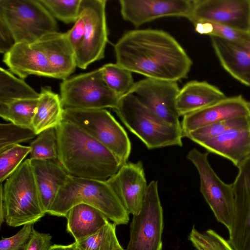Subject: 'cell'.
<instances>
[{
	"mask_svg": "<svg viewBox=\"0 0 250 250\" xmlns=\"http://www.w3.org/2000/svg\"><path fill=\"white\" fill-rule=\"evenodd\" d=\"M33 224H27L15 235L0 241V250H23L28 242L33 229Z\"/></svg>",
	"mask_w": 250,
	"mask_h": 250,
	"instance_id": "obj_37",
	"label": "cell"
},
{
	"mask_svg": "<svg viewBox=\"0 0 250 250\" xmlns=\"http://www.w3.org/2000/svg\"><path fill=\"white\" fill-rule=\"evenodd\" d=\"M56 131L58 161L69 175L106 181L122 166L110 150L75 125L63 121Z\"/></svg>",
	"mask_w": 250,
	"mask_h": 250,
	"instance_id": "obj_2",
	"label": "cell"
},
{
	"mask_svg": "<svg viewBox=\"0 0 250 250\" xmlns=\"http://www.w3.org/2000/svg\"><path fill=\"white\" fill-rule=\"evenodd\" d=\"M100 68L105 83L114 92L120 97L129 93L135 83L131 72L117 63Z\"/></svg>",
	"mask_w": 250,
	"mask_h": 250,
	"instance_id": "obj_30",
	"label": "cell"
},
{
	"mask_svg": "<svg viewBox=\"0 0 250 250\" xmlns=\"http://www.w3.org/2000/svg\"><path fill=\"white\" fill-rule=\"evenodd\" d=\"M187 19L250 31V0H193Z\"/></svg>",
	"mask_w": 250,
	"mask_h": 250,
	"instance_id": "obj_13",
	"label": "cell"
},
{
	"mask_svg": "<svg viewBox=\"0 0 250 250\" xmlns=\"http://www.w3.org/2000/svg\"><path fill=\"white\" fill-rule=\"evenodd\" d=\"M85 204L102 212L116 225L129 221V213L106 181L69 175L60 188L48 214L66 217L74 206Z\"/></svg>",
	"mask_w": 250,
	"mask_h": 250,
	"instance_id": "obj_3",
	"label": "cell"
},
{
	"mask_svg": "<svg viewBox=\"0 0 250 250\" xmlns=\"http://www.w3.org/2000/svg\"><path fill=\"white\" fill-rule=\"evenodd\" d=\"M63 121L75 125L97 140L118 158L126 163L131 144L124 128L105 109H64Z\"/></svg>",
	"mask_w": 250,
	"mask_h": 250,
	"instance_id": "obj_7",
	"label": "cell"
},
{
	"mask_svg": "<svg viewBox=\"0 0 250 250\" xmlns=\"http://www.w3.org/2000/svg\"><path fill=\"white\" fill-rule=\"evenodd\" d=\"M67 231L79 241L98 231L108 222V219L96 208L79 204L67 212Z\"/></svg>",
	"mask_w": 250,
	"mask_h": 250,
	"instance_id": "obj_24",
	"label": "cell"
},
{
	"mask_svg": "<svg viewBox=\"0 0 250 250\" xmlns=\"http://www.w3.org/2000/svg\"><path fill=\"white\" fill-rule=\"evenodd\" d=\"M208 153L196 148L187 158L196 168L200 180V191L217 221L229 231L234 216V195L232 184L224 182L216 174L208 160Z\"/></svg>",
	"mask_w": 250,
	"mask_h": 250,
	"instance_id": "obj_9",
	"label": "cell"
},
{
	"mask_svg": "<svg viewBox=\"0 0 250 250\" xmlns=\"http://www.w3.org/2000/svg\"><path fill=\"white\" fill-rule=\"evenodd\" d=\"M115 250H125L121 246Z\"/></svg>",
	"mask_w": 250,
	"mask_h": 250,
	"instance_id": "obj_43",
	"label": "cell"
},
{
	"mask_svg": "<svg viewBox=\"0 0 250 250\" xmlns=\"http://www.w3.org/2000/svg\"><path fill=\"white\" fill-rule=\"evenodd\" d=\"M77 250H80L79 249H78V248L77 249Z\"/></svg>",
	"mask_w": 250,
	"mask_h": 250,
	"instance_id": "obj_44",
	"label": "cell"
},
{
	"mask_svg": "<svg viewBox=\"0 0 250 250\" xmlns=\"http://www.w3.org/2000/svg\"><path fill=\"white\" fill-rule=\"evenodd\" d=\"M77 244L75 241L67 245L54 244L51 245L48 250H77Z\"/></svg>",
	"mask_w": 250,
	"mask_h": 250,
	"instance_id": "obj_41",
	"label": "cell"
},
{
	"mask_svg": "<svg viewBox=\"0 0 250 250\" xmlns=\"http://www.w3.org/2000/svg\"><path fill=\"white\" fill-rule=\"evenodd\" d=\"M250 115L248 101L241 95L226 97L210 105L183 116L181 123L184 137L203 127Z\"/></svg>",
	"mask_w": 250,
	"mask_h": 250,
	"instance_id": "obj_17",
	"label": "cell"
},
{
	"mask_svg": "<svg viewBox=\"0 0 250 250\" xmlns=\"http://www.w3.org/2000/svg\"><path fill=\"white\" fill-rule=\"evenodd\" d=\"M180 89L176 82L146 78L135 83L129 93L166 123L181 127L176 108Z\"/></svg>",
	"mask_w": 250,
	"mask_h": 250,
	"instance_id": "obj_12",
	"label": "cell"
},
{
	"mask_svg": "<svg viewBox=\"0 0 250 250\" xmlns=\"http://www.w3.org/2000/svg\"><path fill=\"white\" fill-rule=\"evenodd\" d=\"M196 32L225 40L250 52V31L202 21L193 24Z\"/></svg>",
	"mask_w": 250,
	"mask_h": 250,
	"instance_id": "obj_28",
	"label": "cell"
},
{
	"mask_svg": "<svg viewBox=\"0 0 250 250\" xmlns=\"http://www.w3.org/2000/svg\"><path fill=\"white\" fill-rule=\"evenodd\" d=\"M37 134L31 128L11 123L0 124V151L14 145L34 138Z\"/></svg>",
	"mask_w": 250,
	"mask_h": 250,
	"instance_id": "obj_36",
	"label": "cell"
},
{
	"mask_svg": "<svg viewBox=\"0 0 250 250\" xmlns=\"http://www.w3.org/2000/svg\"><path fill=\"white\" fill-rule=\"evenodd\" d=\"M210 38L222 67L234 79L250 87V52L223 39Z\"/></svg>",
	"mask_w": 250,
	"mask_h": 250,
	"instance_id": "obj_23",
	"label": "cell"
},
{
	"mask_svg": "<svg viewBox=\"0 0 250 250\" xmlns=\"http://www.w3.org/2000/svg\"><path fill=\"white\" fill-rule=\"evenodd\" d=\"M40 93L28 85L23 79L11 72L0 68V103L25 99H38Z\"/></svg>",
	"mask_w": 250,
	"mask_h": 250,
	"instance_id": "obj_26",
	"label": "cell"
},
{
	"mask_svg": "<svg viewBox=\"0 0 250 250\" xmlns=\"http://www.w3.org/2000/svg\"><path fill=\"white\" fill-rule=\"evenodd\" d=\"M0 20L11 32L15 43H34L58 31L55 19L40 0H0Z\"/></svg>",
	"mask_w": 250,
	"mask_h": 250,
	"instance_id": "obj_6",
	"label": "cell"
},
{
	"mask_svg": "<svg viewBox=\"0 0 250 250\" xmlns=\"http://www.w3.org/2000/svg\"><path fill=\"white\" fill-rule=\"evenodd\" d=\"M30 160H58V145L56 127L42 131L30 144Z\"/></svg>",
	"mask_w": 250,
	"mask_h": 250,
	"instance_id": "obj_32",
	"label": "cell"
},
{
	"mask_svg": "<svg viewBox=\"0 0 250 250\" xmlns=\"http://www.w3.org/2000/svg\"><path fill=\"white\" fill-rule=\"evenodd\" d=\"M250 127V115L217 122L188 133L186 137L199 144L232 130Z\"/></svg>",
	"mask_w": 250,
	"mask_h": 250,
	"instance_id": "obj_29",
	"label": "cell"
},
{
	"mask_svg": "<svg viewBox=\"0 0 250 250\" xmlns=\"http://www.w3.org/2000/svg\"><path fill=\"white\" fill-rule=\"evenodd\" d=\"M14 37L4 22L0 20V52L4 54L15 44Z\"/></svg>",
	"mask_w": 250,
	"mask_h": 250,
	"instance_id": "obj_40",
	"label": "cell"
},
{
	"mask_svg": "<svg viewBox=\"0 0 250 250\" xmlns=\"http://www.w3.org/2000/svg\"><path fill=\"white\" fill-rule=\"evenodd\" d=\"M30 146L20 144L10 146L0 151V182L6 180L30 154Z\"/></svg>",
	"mask_w": 250,
	"mask_h": 250,
	"instance_id": "obj_33",
	"label": "cell"
},
{
	"mask_svg": "<svg viewBox=\"0 0 250 250\" xmlns=\"http://www.w3.org/2000/svg\"><path fill=\"white\" fill-rule=\"evenodd\" d=\"M248 107L250 113V102H248Z\"/></svg>",
	"mask_w": 250,
	"mask_h": 250,
	"instance_id": "obj_42",
	"label": "cell"
},
{
	"mask_svg": "<svg viewBox=\"0 0 250 250\" xmlns=\"http://www.w3.org/2000/svg\"><path fill=\"white\" fill-rule=\"evenodd\" d=\"M85 29L84 17L83 14L80 11L79 17L74 22L73 27L65 32L75 52L83 41Z\"/></svg>",
	"mask_w": 250,
	"mask_h": 250,
	"instance_id": "obj_38",
	"label": "cell"
},
{
	"mask_svg": "<svg viewBox=\"0 0 250 250\" xmlns=\"http://www.w3.org/2000/svg\"><path fill=\"white\" fill-rule=\"evenodd\" d=\"M0 198L5 208V221L17 227L34 224L45 215L29 159L0 185Z\"/></svg>",
	"mask_w": 250,
	"mask_h": 250,
	"instance_id": "obj_4",
	"label": "cell"
},
{
	"mask_svg": "<svg viewBox=\"0 0 250 250\" xmlns=\"http://www.w3.org/2000/svg\"><path fill=\"white\" fill-rule=\"evenodd\" d=\"M48 60L53 78L64 80L77 67L75 51L66 33L46 34L37 41Z\"/></svg>",
	"mask_w": 250,
	"mask_h": 250,
	"instance_id": "obj_19",
	"label": "cell"
},
{
	"mask_svg": "<svg viewBox=\"0 0 250 250\" xmlns=\"http://www.w3.org/2000/svg\"><path fill=\"white\" fill-rule=\"evenodd\" d=\"M30 161L42 206L47 213L69 174L58 160Z\"/></svg>",
	"mask_w": 250,
	"mask_h": 250,
	"instance_id": "obj_20",
	"label": "cell"
},
{
	"mask_svg": "<svg viewBox=\"0 0 250 250\" xmlns=\"http://www.w3.org/2000/svg\"><path fill=\"white\" fill-rule=\"evenodd\" d=\"M227 97L219 88L205 81L188 82L179 90L176 108L180 116L210 105Z\"/></svg>",
	"mask_w": 250,
	"mask_h": 250,
	"instance_id": "obj_22",
	"label": "cell"
},
{
	"mask_svg": "<svg viewBox=\"0 0 250 250\" xmlns=\"http://www.w3.org/2000/svg\"><path fill=\"white\" fill-rule=\"evenodd\" d=\"M114 48L117 63L146 78L177 82L188 76L192 64L175 39L159 29L127 31Z\"/></svg>",
	"mask_w": 250,
	"mask_h": 250,
	"instance_id": "obj_1",
	"label": "cell"
},
{
	"mask_svg": "<svg viewBox=\"0 0 250 250\" xmlns=\"http://www.w3.org/2000/svg\"><path fill=\"white\" fill-rule=\"evenodd\" d=\"M106 182L129 214L140 212L148 187L141 161L124 164Z\"/></svg>",
	"mask_w": 250,
	"mask_h": 250,
	"instance_id": "obj_16",
	"label": "cell"
},
{
	"mask_svg": "<svg viewBox=\"0 0 250 250\" xmlns=\"http://www.w3.org/2000/svg\"><path fill=\"white\" fill-rule=\"evenodd\" d=\"M52 236L49 233H42L34 228L23 250H48L51 246Z\"/></svg>",
	"mask_w": 250,
	"mask_h": 250,
	"instance_id": "obj_39",
	"label": "cell"
},
{
	"mask_svg": "<svg viewBox=\"0 0 250 250\" xmlns=\"http://www.w3.org/2000/svg\"><path fill=\"white\" fill-rule=\"evenodd\" d=\"M128 129L148 149L183 145L182 128L168 124L141 104L134 95L120 97L113 109Z\"/></svg>",
	"mask_w": 250,
	"mask_h": 250,
	"instance_id": "obj_5",
	"label": "cell"
},
{
	"mask_svg": "<svg viewBox=\"0 0 250 250\" xmlns=\"http://www.w3.org/2000/svg\"><path fill=\"white\" fill-rule=\"evenodd\" d=\"M60 90L64 109H114L120 98L105 83L101 68L63 80Z\"/></svg>",
	"mask_w": 250,
	"mask_h": 250,
	"instance_id": "obj_8",
	"label": "cell"
},
{
	"mask_svg": "<svg viewBox=\"0 0 250 250\" xmlns=\"http://www.w3.org/2000/svg\"><path fill=\"white\" fill-rule=\"evenodd\" d=\"M2 61L10 72L23 80L32 75L53 78L47 57L38 42L15 43L3 55Z\"/></svg>",
	"mask_w": 250,
	"mask_h": 250,
	"instance_id": "obj_18",
	"label": "cell"
},
{
	"mask_svg": "<svg viewBox=\"0 0 250 250\" xmlns=\"http://www.w3.org/2000/svg\"><path fill=\"white\" fill-rule=\"evenodd\" d=\"M106 4L105 0H82L80 11L84 17L85 34L75 52L80 68L85 69L104 57L108 36Z\"/></svg>",
	"mask_w": 250,
	"mask_h": 250,
	"instance_id": "obj_11",
	"label": "cell"
},
{
	"mask_svg": "<svg viewBox=\"0 0 250 250\" xmlns=\"http://www.w3.org/2000/svg\"><path fill=\"white\" fill-rule=\"evenodd\" d=\"M123 19L139 27L157 19L167 17L187 18L193 4L190 0H120Z\"/></svg>",
	"mask_w": 250,
	"mask_h": 250,
	"instance_id": "obj_15",
	"label": "cell"
},
{
	"mask_svg": "<svg viewBox=\"0 0 250 250\" xmlns=\"http://www.w3.org/2000/svg\"><path fill=\"white\" fill-rule=\"evenodd\" d=\"M238 169L232 184L234 216L228 240L233 250H250V158Z\"/></svg>",
	"mask_w": 250,
	"mask_h": 250,
	"instance_id": "obj_14",
	"label": "cell"
},
{
	"mask_svg": "<svg viewBox=\"0 0 250 250\" xmlns=\"http://www.w3.org/2000/svg\"><path fill=\"white\" fill-rule=\"evenodd\" d=\"M55 19L69 24L79 17L82 0H40Z\"/></svg>",
	"mask_w": 250,
	"mask_h": 250,
	"instance_id": "obj_35",
	"label": "cell"
},
{
	"mask_svg": "<svg viewBox=\"0 0 250 250\" xmlns=\"http://www.w3.org/2000/svg\"><path fill=\"white\" fill-rule=\"evenodd\" d=\"M239 168L250 158V127L236 129L199 144Z\"/></svg>",
	"mask_w": 250,
	"mask_h": 250,
	"instance_id": "obj_21",
	"label": "cell"
},
{
	"mask_svg": "<svg viewBox=\"0 0 250 250\" xmlns=\"http://www.w3.org/2000/svg\"><path fill=\"white\" fill-rule=\"evenodd\" d=\"M163 228L158 182L153 180L148 185L140 212L133 215L125 250H162Z\"/></svg>",
	"mask_w": 250,
	"mask_h": 250,
	"instance_id": "obj_10",
	"label": "cell"
},
{
	"mask_svg": "<svg viewBox=\"0 0 250 250\" xmlns=\"http://www.w3.org/2000/svg\"><path fill=\"white\" fill-rule=\"evenodd\" d=\"M109 222L94 234L79 241L80 250H115L120 247L116 233V226Z\"/></svg>",
	"mask_w": 250,
	"mask_h": 250,
	"instance_id": "obj_31",
	"label": "cell"
},
{
	"mask_svg": "<svg viewBox=\"0 0 250 250\" xmlns=\"http://www.w3.org/2000/svg\"><path fill=\"white\" fill-rule=\"evenodd\" d=\"M63 111L60 96L49 86L42 87L32 122V128L37 135L59 125L63 121Z\"/></svg>",
	"mask_w": 250,
	"mask_h": 250,
	"instance_id": "obj_25",
	"label": "cell"
},
{
	"mask_svg": "<svg viewBox=\"0 0 250 250\" xmlns=\"http://www.w3.org/2000/svg\"><path fill=\"white\" fill-rule=\"evenodd\" d=\"M38 100L25 99L0 103V116L11 123L32 128Z\"/></svg>",
	"mask_w": 250,
	"mask_h": 250,
	"instance_id": "obj_27",
	"label": "cell"
},
{
	"mask_svg": "<svg viewBox=\"0 0 250 250\" xmlns=\"http://www.w3.org/2000/svg\"><path fill=\"white\" fill-rule=\"evenodd\" d=\"M188 238L197 250H233L228 240L212 229L202 232L193 226Z\"/></svg>",
	"mask_w": 250,
	"mask_h": 250,
	"instance_id": "obj_34",
	"label": "cell"
}]
</instances>
